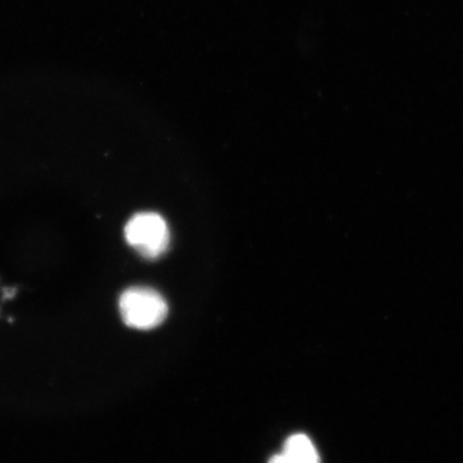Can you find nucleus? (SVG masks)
Wrapping results in <instances>:
<instances>
[{"instance_id":"f257e3e1","label":"nucleus","mask_w":463,"mask_h":463,"mask_svg":"<svg viewBox=\"0 0 463 463\" xmlns=\"http://www.w3.org/2000/svg\"><path fill=\"white\" fill-rule=\"evenodd\" d=\"M119 311L127 326L149 331L165 322L169 307L164 297L155 289L133 287L121 294Z\"/></svg>"},{"instance_id":"f03ea898","label":"nucleus","mask_w":463,"mask_h":463,"mask_svg":"<svg viewBox=\"0 0 463 463\" xmlns=\"http://www.w3.org/2000/svg\"><path fill=\"white\" fill-rule=\"evenodd\" d=\"M128 244L146 259H157L170 245V230L158 213H140L133 216L125 228Z\"/></svg>"},{"instance_id":"7ed1b4c3","label":"nucleus","mask_w":463,"mask_h":463,"mask_svg":"<svg viewBox=\"0 0 463 463\" xmlns=\"http://www.w3.org/2000/svg\"><path fill=\"white\" fill-rule=\"evenodd\" d=\"M269 463H321L315 444L305 434L289 437L281 453L271 457Z\"/></svg>"}]
</instances>
